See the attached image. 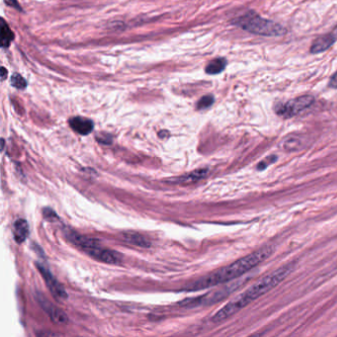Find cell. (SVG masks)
<instances>
[{
  "mask_svg": "<svg viewBox=\"0 0 337 337\" xmlns=\"http://www.w3.org/2000/svg\"><path fill=\"white\" fill-rule=\"evenodd\" d=\"M85 252L88 253L94 259H97L108 264H119L122 262V258H123L120 253L110 249H102L100 248V246L88 249Z\"/></svg>",
  "mask_w": 337,
  "mask_h": 337,
  "instance_id": "6",
  "label": "cell"
},
{
  "mask_svg": "<svg viewBox=\"0 0 337 337\" xmlns=\"http://www.w3.org/2000/svg\"><path fill=\"white\" fill-rule=\"evenodd\" d=\"M301 148V140L298 137H289L282 143V149L286 152H295Z\"/></svg>",
  "mask_w": 337,
  "mask_h": 337,
  "instance_id": "16",
  "label": "cell"
},
{
  "mask_svg": "<svg viewBox=\"0 0 337 337\" xmlns=\"http://www.w3.org/2000/svg\"><path fill=\"white\" fill-rule=\"evenodd\" d=\"M70 125L73 131L80 135H88L93 131V122L83 117H73L70 120Z\"/></svg>",
  "mask_w": 337,
  "mask_h": 337,
  "instance_id": "10",
  "label": "cell"
},
{
  "mask_svg": "<svg viewBox=\"0 0 337 337\" xmlns=\"http://www.w3.org/2000/svg\"><path fill=\"white\" fill-rule=\"evenodd\" d=\"M225 67H226V59L224 57H218L213 59L208 64L205 71L211 75L219 74L225 71Z\"/></svg>",
  "mask_w": 337,
  "mask_h": 337,
  "instance_id": "13",
  "label": "cell"
},
{
  "mask_svg": "<svg viewBox=\"0 0 337 337\" xmlns=\"http://www.w3.org/2000/svg\"><path fill=\"white\" fill-rule=\"evenodd\" d=\"M337 40V27L331 33L325 34L315 39L310 46V53L313 55L321 54L334 45Z\"/></svg>",
  "mask_w": 337,
  "mask_h": 337,
  "instance_id": "7",
  "label": "cell"
},
{
  "mask_svg": "<svg viewBox=\"0 0 337 337\" xmlns=\"http://www.w3.org/2000/svg\"><path fill=\"white\" fill-rule=\"evenodd\" d=\"M37 299H38L40 305L42 306L43 309L48 312V314L50 315L51 320L54 323L64 324V323H67L69 322V318H68V315L65 311H62L61 309H57V308H55L50 302H47L44 299V297H38Z\"/></svg>",
  "mask_w": 337,
  "mask_h": 337,
  "instance_id": "9",
  "label": "cell"
},
{
  "mask_svg": "<svg viewBox=\"0 0 337 337\" xmlns=\"http://www.w3.org/2000/svg\"><path fill=\"white\" fill-rule=\"evenodd\" d=\"M231 24L251 34L264 37H281L287 33V29L280 24L264 19L252 10L235 18L231 20Z\"/></svg>",
  "mask_w": 337,
  "mask_h": 337,
  "instance_id": "3",
  "label": "cell"
},
{
  "mask_svg": "<svg viewBox=\"0 0 337 337\" xmlns=\"http://www.w3.org/2000/svg\"><path fill=\"white\" fill-rule=\"evenodd\" d=\"M66 237L69 239L70 241H71L73 244H75L76 246L82 248L85 251L91 249V248H95L100 246L98 241L96 239H91L88 237H85L81 236L75 231H73L72 229H68L66 231Z\"/></svg>",
  "mask_w": 337,
  "mask_h": 337,
  "instance_id": "8",
  "label": "cell"
},
{
  "mask_svg": "<svg viewBox=\"0 0 337 337\" xmlns=\"http://www.w3.org/2000/svg\"><path fill=\"white\" fill-rule=\"evenodd\" d=\"M329 86L331 88H336L337 89V72L331 76L330 81H329Z\"/></svg>",
  "mask_w": 337,
  "mask_h": 337,
  "instance_id": "21",
  "label": "cell"
},
{
  "mask_svg": "<svg viewBox=\"0 0 337 337\" xmlns=\"http://www.w3.org/2000/svg\"><path fill=\"white\" fill-rule=\"evenodd\" d=\"M276 160H277V156H275V155H273V156H268V157L265 158L264 160H262V161L259 162V164H258V166H257V169L261 171V170H263V169L267 168L270 164L274 163Z\"/></svg>",
  "mask_w": 337,
  "mask_h": 337,
  "instance_id": "19",
  "label": "cell"
},
{
  "mask_svg": "<svg viewBox=\"0 0 337 337\" xmlns=\"http://www.w3.org/2000/svg\"><path fill=\"white\" fill-rule=\"evenodd\" d=\"M13 235H14L15 241L17 243L24 242L28 238V223L23 219L17 220L13 225Z\"/></svg>",
  "mask_w": 337,
  "mask_h": 337,
  "instance_id": "11",
  "label": "cell"
},
{
  "mask_svg": "<svg viewBox=\"0 0 337 337\" xmlns=\"http://www.w3.org/2000/svg\"><path fill=\"white\" fill-rule=\"evenodd\" d=\"M11 85H13L15 88L24 89L27 86V82H26V80L20 74L14 73L11 76Z\"/></svg>",
  "mask_w": 337,
  "mask_h": 337,
  "instance_id": "18",
  "label": "cell"
},
{
  "mask_svg": "<svg viewBox=\"0 0 337 337\" xmlns=\"http://www.w3.org/2000/svg\"><path fill=\"white\" fill-rule=\"evenodd\" d=\"M314 102V97L311 95H303L298 98L289 100L285 103H280L275 107V112L284 119L295 117L302 111L308 109Z\"/></svg>",
  "mask_w": 337,
  "mask_h": 337,
  "instance_id": "4",
  "label": "cell"
},
{
  "mask_svg": "<svg viewBox=\"0 0 337 337\" xmlns=\"http://www.w3.org/2000/svg\"><path fill=\"white\" fill-rule=\"evenodd\" d=\"M5 3H6L7 5H9V6H12V7H14V8H17L18 10H21V7H20V5L18 4L17 0H5Z\"/></svg>",
  "mask_w": 337,
  "mask_h": 337,
  "instance_id": "20",
  "label": "cell"
},
{
  "mask_svg": "<svg viewBox=\"0 0 337 337\" xmlns=\"http://www.w3.org/2000/svg\"><path fill=\"white\" fill-rule=\"evenodd\" d=\"M207 174H208V169H198V170L191 172L190 174H188L186 176L175 178V180H173V182H195V181H198V180L204 178Z\"/></svg>",
  "mask_w": 337,
  "mask_h": 337,
  "instance_id": "14",
  "label": "cell"
},
{
  "mask_svg": "<svg viewBox=\"0 0 337 337\" xmlns=\"http://www.w3.org/2000/svg\"><path fill=\"white\" fill-rule=\"evenodd\" d=\"M1 22H2L1 30H0L1 47L2 48H8L11 42L13 41V39H14V34L11 31V29L8 27V25L5 23V21L3 19L1 20Z\"/></svg>",
  "mask_w": 337,
  "mask_h": 337,
  "instance_id": "15",
  "label": "cell"
},
{
  "mask_svg": "<svg viewBox=\"0 0 337 337\" xmlns=\"http://www.w3.org/2000/svg\"><path fill=\"white\" fill-rule=\"evenodd\" d=\"M36 265H37L38 270L41 272L43 278L45 279L50 292L55 297H56L57 299L67 300L68 299V293L66 292L64 287L58 282L56 281V278L52 275V273L49 271V269H47L46 267L43 266L42 264H39V263H36Z\"/></svg>",
  "mask_w": 337,
  "mask_h": 337,
  "instance_id": "5",
  "label": "cell"
},
{
  "mask_svg": "<svg viewBox=\"0 0 337 337\" xmlns=\"http://www.w3.org/2000/svg\"><path fill=\"white\" fill-rule=\"evenodd\" d=\"M294 268V263H289L262 277L261 279L252 284L247 290H245L237 298L228 302L224 308L217 311V313L212 318V321L214 323H222L229 319L240 309H244L249 304L256 301L258 298L277 287L283 280H285L290 275Z\"/></svg>",
  "mask_w": 337,
  "mask_h": 337,
  "instance_id": "2",
  "label": "cell"
},
{
  "mask_svg": "<svg viewBox=\"0 0 337 337\" xmlns=\"http://www.w3.org/2000/svg\"><path fill=\"white\" fill-rule=\"evenodd\" d=\"M1 71H2V72H1V74H2V76H1V79H2V80H5V77H6V72H7V71H6V70H5L4 68H2V69H1Z\"/></svg>",
  "mask_w": 337,
  "mask_h": 337,
  "instance_id": "22",
  "label": "cell"
},
{
  "mask_svg": "<svg viewBox=\"0 0 337 337\" xmlns=\"http://www.w3.org/2000/svg\"><path fill=\"white\" fill-rule=\"evenodd\" d=\"M215 102V98L213 95H206L203 96L202 98L200 99L197 103V109L198 110H204L207 109L209 107H211L212 105Z\"/></svg>",
  "mask_w": 337,
  "mask_h": 337,
  "instance_id": "17",
  "label": "cell"
},
{
  "mask_svg": "<svg viewBox=\"0 0 337 337\" xmlns=\"http://www.w3.org/2000/svg\"><path fill=\"white\" fill-rule=\"evenodd\" d=\"M273 253L272 246H265L250 253L227 266L220 268L210 274L198 279L196 281L188 284L184 290L188 292H194L212 288L224 283L234 281L242 275L251 271L253 268L258 266Z\"/></svg>",
  "mask_w": 337,
  "mask_h": 337,
  "instance_id": "1",
  "label": "cell"
},
{
  "mask_svg": "<svg viewBox=\"0 0 337 337\" xmlns=\"http://www.w3.org/2000/svg\"><path fill=\"white\" fill-rule=\"evenodd\" d=\"M123 238L128 243L134 244V245L140 246V247H150L151 244H152L148 239L141 236L140 234H138V233L128 231V233L124 234Z\"/></svg>",
  "mask_w": 337,
  "mask_h": 337,
  "instance_id": "12",
  "label": "cell"
}]
</instances>
